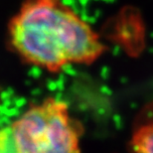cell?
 Listing matches in <instances>:
<instances>
[{"instance_id": "1", "label": "cell", "mask_w": 153, "mask_h": 153, "mask_svg": "<svg viewBox=\"0 0 153 153\" xmlns=\"http://www.w3.org/2000/svg\"><path fill=\"white\" fill-rule=\"evenodd\" d=\"M8 36L20 59L49 73L91 65L106 49L94 27L62 0H26Z\"/></svg>"}, {"instance_id": "2", "label": "cell", "mask_w": 153, "mask_h": 153, "mask_svg": "<svg viewBox=\"0 0 153 153\" xmlns=\"http://www.w3.org/2000/svg\"><path fill=\"white\" fill-rule=\"evenodd\" d=\"M84 133L68 103L53 97L29 106L9 128L13 153H81Z\"/></svg>"}, {"instance_id": "3", "label": "cell", "mask_w": 153, "mask_h": 153, "mask_svg": "<svg viewBox=\"0 0 153 153\" xmlns=\"http://www.w3.org/2000/svg\"><path fill=\"white\" fill-rule=\"evenodd\" d=\"M129 146L132 153H153V100L137 114L131 128Z\"/></svg>"}]
</instances>
